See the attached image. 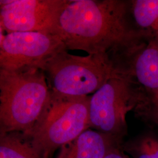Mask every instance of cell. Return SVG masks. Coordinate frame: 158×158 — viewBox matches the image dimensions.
<instances>
[{
    "instance_id": "obj_1",
    "label": "cell",
    "mask_w": 158,
    "mask_h": 158,
    "mask_svg": "<svg viewBox=\"0 0 158 158\" xmlns=\"http://www.w3.org/2000/svg\"><path fill=\"white\" fill-rule=\"evenodd\" d=\"M55 35L68 50L119 56L139 51L153 34L136 24L130 1L68 0Z\"/></svg>"
},
{
    "instance_id": "obj_2",
    "label": "cell",
    "mask_w": 158,
    "mask_h": 158,
    "mask_svg": "<svg viewBox=\"0 0 158 158\" xmlns=\"http://www.w3.org/2000/svg\"><path fill=\"white\" fill-rule=\"evenodd\" d=\"M51 94L45 75L40 68L0 69L1 132L27 134L40 121Z\"/></svg>"
},
{
    "instance_id": "obj_3",
    "label": "cell",
    "mask_w": 158,
    "mask_h": 158,
    "mask_svg": "<svg viewBox=\"0 0 158 158\" xmlns=\"http://www.w3.org/2000/svg\"><path fill=\"white\" fill-rule=\"evenodd\" d=\"M39 68L51 90L64 95L87 96L110 79L122 75L107 53L80 56L66 48L57 52Z\"/></svg>"
},
{
    "instance_id": "obj_4",
    "label": "cell",
    "mask_w": 158,
    "mask_h": 158,
    "mask_svg": "<svg viewBox=\"0 0 158 158\" xmlns=\"http://www.w3.org/2000/svg\"><path fill=\"white\" fill-rule=\"evenodd\" d=\"M51 91L49 104L40 121L24 134L43 158H51L59 148L90 128V96H68Z\"/></svg>"
},
{
    "instance_id": "obj_5",
    "label": "cell",
    "mask_w": 158,
    "mask_h": 158,
    "mask_svg": "<svg viewBox=\"0 0 158 158\" xmlns=\"http://www.w3.org/2000/svg\"><path fill=\"white\" fill-rule=\"evenodd\" d=\"M144 96L128 76L110 79L90 96V128L123 138L127 132V114L137 110Z\"/></svg>"
},
{
    "instance_id": "obj_6",
    "label": "cell",
    "mask_w": 158,
    "mask_h": 158,
    "mask_svg": "<svg viewBox=\"0 0 158 158\" xmlns=\"http://www.w3.org/2000/svg\"><path fill=\"white\" fill-rule=\"evenodd\" d=\"M68 0H1L0 27L7 33L55 34Z\"/></svg>"
},
{
    "instance_id": "obj_7",
    "label": "cell",
    "mask_w": 158,
    "mask_h": 158,
    "mask_svg": "<svg viewBox=\"0 0 158 158\" xmlns=\"http://www.w3.org/2000/svg\"><path fill=\"white\" fill-rule=\"evenodd\" d=\"M66 48L56 35L37 32L7 33L0 41V69L16 70L40 65Z\"/></svg>"
},
{
    "instance_id": "obj_8",
    "label": "cell",
    "mask_w": 158,
    "mask_h": 158,
    "mask_svg": "<svg viewBox=\"0 0 158 158\" xmlns=\"http://www.w3.org/2000/svg\"><path fill=\"white\" fill-rule=\"evenodd\" d=\"M123 74L130 76L148 91L158 89V35L129 56L113 60Z\"/></svg>"
},
{
    "instance_id": "obj_9",
    "label": "cell",
    "mask_w": 158,
    "mask_h": 158,
    "mask_svg": "<svg viewBox=\"0 0 158 158\" xmlns=\"http://www.w3.org/2000/svg\"><path fill=\"white\" fill-rule=\"evenodd\" d=\"M122 139L89 128L61 147L57 158H104L114 148L120 147Z\"/></svg>"
},
{
    "instance_id": "obj_10",
    "label": "cell",
    "mask_w": 158,
    "mask_h": 158,
    "mask_svg": "<svg viewBox=\"0 0 158 158\" xmlns=\"http://www.w3.org/2000/svg\"><path fill=\"white\" fill-rule=\"evenodd\" d=\"M0 158H43L21 132H1Z\"/></svg>"
},
{
    "instance_id": "obj_11",
    "label": "cell",
    "mask_w": 158,
    "mask_h": 158,
    "mask_svg": "<svg viewBox=\"0 0 158 158\" xmlns=\"http://www.w3.org/2000/svg\"><path fill=\"white\" fill-rule=\"evenodd\" d=\"M130 2L136 24L141 28L158 35V0H132Z\"/></svg>"
},
{
    "instance_id": "obj_12",
    "label": "cell",
    "mask_w": 158,
    "mask_h": 158,
    "mask_svg": "<svg viewBox=\"0 0 158 158\" xmlns=\"http://www.w3.org/2000/svg\"><path fill=\"white\" fill-rule=\"evenodd\" d=\"M124 149L132 158H158V137L152 134L139 136L128 143Z\"/></svg>"
},
{
    "instance_id": "obj_13",
    "label": "cell",
    "mask_w": 158,
    "mask_h": 158,
    "mask_svg": "<svg viewBox=\"0 0 158 158\" xmlns=\"http://www.w3.org/2000/svg\"><path fill=\"white\" fill-rule=\"evenodd\" d=\"M136 110L141 114L145 113L158 124V89L148 91V95L144 96Z\"/></svg>"
},
{
    "instance_id": "obj_14",
    "label": "cell",
    "mask_w": 158,
    "mask_h": 158,
    "mask_svg": "<svg viewBox=\"0 0 158 158\" xmlns=\"http://www.w3.org/2000/svg\"><path fill=\"white\" fill-rule=\"evenodd\" d=\"M104 158H132L125 153L120 147H116L106 155Z\"/></svg>"
}]
</instances>
